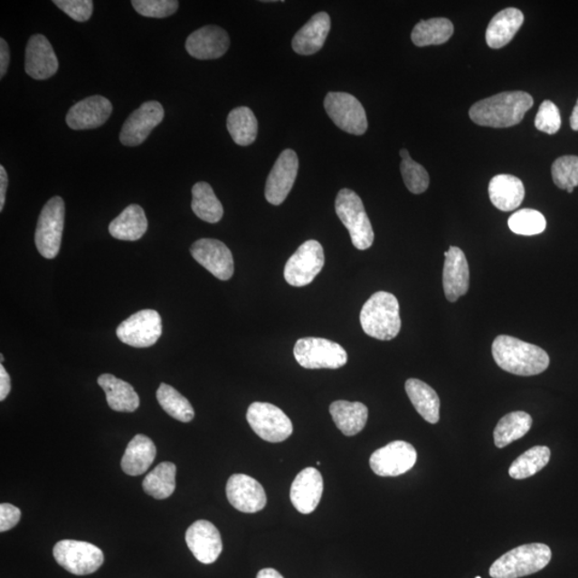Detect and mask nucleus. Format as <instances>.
Returning <instances> with one entry per match:
<instances>
[{"label":"nucleus","instance_id":"nucleus-1","mask_svg":"<svg viewBox=\"0 0 578 578\" xmlns=\"http://www.w3.org/2000/svg\"><path fill=\"white\" fill-rule=\"evenodd\" d=\"M533 105L534 99L529 93L506 91L472 105L469 116L479 126L510 128L518 125Z\"/></svg>","mask_w":578,"mask_h":578},{"label":"nucleus","instance_id":"nucleus-2","mask_svg":"<svg viewBox=\"0 0 578 578\" xmlns=\"http://www.w3.org/2000/svg\"><path fill=\"white\" fill-rule=\"evenodd\" d=\"M493 357L500 369L517 376H535L550 365L545 349L509 336L495 338Z\"/></svg>","mask_w":578,"mask_h":578},{"label":"nucleus","instance_id":"nucleus-3","mask_svg":"<svg viewBox=\"0 0 578 578\" xmlns=\"http://www.w3.org/2000/svg\"><path fill=\"white\" fill-rule=\"evenodd\" d=\"M360 324L365 334L376 340H393L402 327L396 297L387 291L374 294L361 309Z\"/></svg>","mask_w":578,"mask_h":578},{"label":"nucleus","instance_id":"nucleus-4","mask_svg":"<svg viewBox=\"0 0 578 578\" xmlns=\"http://www.w3.org/2000/svg\"><path fill=\"white\" fill-rule=\"evenodd\" d=\"M552 559L551 548L542 543L513 548L502 554L490 566L493 578H519L536 573L545 568Z\"/></svg>","mask_w":578,"mask_h":578},{"label":"nucleus","instance_id":"nucleus-5","mask_svg":"<svg viewBox=\"0 0 578 578\" xmlns=\"http://www.w3.org/2000/svg\"><path fill=\"white\" fill-rule=\"evenodd\" d=\"M338 219L346 225L355 249L364 251L372 247L374 231L361 198L352 190L338 192L336 200Z\"/></svg>","mask_w":578,"mask_h":578},{"label":"nucleus","instance_id":"nucleus-6","mask_svg":"<svg viewBox=\"0 0 578 578\" xmlns=\"http://www.w3.org/2000/svg\"><path fill=\"white\" fill-rule=\"evenodd\" d=\"M295 358L308 370H336L346 365L348 355L340 344L320 337H303L294 348Z\"/></svg>","mask_w":578,"mask_h":578},{"label":"nucleus","instance_id":"nucleus-7","mask_svg":"<svg viewBox=\"0 0 578 578\" xmlns=\"http://www.w3.org/2000/svg\"><path fill=\"white\" fill-rule=\"evenodd\" d=\"M52 554L57 564L74 575L95 573L104 563L100 548L84 541H60L54 546Z\"/></svg>","mask_w":578,"mask_h":578},{"label":"nucleus","instance_id":"nucleus-8","mask_svg":"<svg viewBox=\"0 0 578 578\" xmlns=\"http://www.w3.org/2000/svg\"><path fill=\"white\" fill-rule=\"evenodd\" d=\"M64 213V202L61 196L51 198L40 213L34 241L39 253L45 259H55L60 253Z\"/></svg>","mask_w":578,"mask_h":578},{"label":"nucleus","instance_id":"nucleus-9","mask_svg":"<svg viewBox=\"0 0 578 578\" xmlns=\"http://www.w3.org/2000/svg\"><path fill=\"white\" fill-rule=\"evenodd\" d=\"M247 420L262 441L282 442L293 434V423L282 410L270 403L255 402L251 404Z\"/></svg>","mask_w":578,"mask_h":578},{"label":"nucleus","instance_id":"nucleus-10","mask_svg":"<svg viewBox=\"0 0 578 578\" xmlns=\"http://www.w3.org/2000/svg\"><path fill=\"white\" fill-rule=\"evenodd\" d=\"M325 265L323 245L317 241H308L300 245L286 262L284 278L295 288H303L317 278Z\"/></svg>","mask_w":578,"mask_h":578},{"label":"nucleus","instance_id":"nucleus-11","mask_svg":"<svg viewBox=\"0 0 578 578\" xmlns=\"http://www.w3.org/2000/svg\"><path fill=\"white\" fill-rule=\"evenodd\" d=\"M325 109L332 121L349 134L362 136L367 130V118L364 107L347 92H329L325 99Z\"/></svg>","mask_w":578,"mask_h":578},{"label":"nucleus","instance_id":"nucleus-12","mask_svg":"<svg viewBox=\"0 0 578 578\" xmlns=\"http://www.w3.org/2000/svg\"><path fill=\"white\" fill-rule=\"evenodd\" d=\"M117 336L128 346L146 348L155 346L162 335V319L155 309H142L122 321Z\"/></svg>","mask_w":578,"mask_h":578},{"label":"nucleus","instance_id":"nucleus-13","mask_svg":"<svg viewBox=\"0 0 578 578\" xmlns=\"http://www.w3.org/2000/svg\"><path fill=\"white\" fill-rule=\"evenodd\" d=\"M417 451L411 443L393 441L371 455L374 474L381 477H399L410 471L417 462Z\"/></svg>","mask_w":578,"mask_h":578},{"label":"nucleus","instance_id":"nucleus-14","mask_svg":"<svg viewBox=\"0 0 578 578\" xmlns=\"http://www.w3.org/2000/svg\"><path fill=\"white\" fill-rule=\"evenodd\" d=\"M165 109L157 101H147L128 116L120 131V142L128 147L143 144L165 118Z\"/></svg>","mask_w":578,"mask_h":578},{"label":"nucleus","instance_id":"nucleus-15","mask_svg":"<svg viewBox=\"0 0 578 578\" xmlns=\"http://www.w3.org/2000/svg\"><path fill=\"white\" fill-rule=\"evenodd\" d=\"M299 160L294 150L286 149L280 155L268 176L265 196L268 203L274 206L281 205L293 189Z\"/></svg>","mask_w":578,"mask_h":578},{"label":"nucleus","instance_id":"nucleus-16","mask_svg":"<svg viewBox=\"0 0 578 578\" xmlns=\"http://www.w3.org/2000/svg\"><path fill=\"white\" fill-rule=\"evenodd\" d=\"M191 255L198 264L221 281H227L232 277L233 259L231 250L217 239H200L193 243Z\"/></svg>","mask_w":578,"mask_h":578},{"label":"nucleus","instance_id":"nucleus-17","mask_svg":"<svg viewBox=\"0 0 578 578\" xmlns=\"http://www.w3.org/2000/svg\"><path fill=\"white\" fill-rule=\"evenodd\" d=\"M226 495L231 505L243 513L260 512L267 504L264 488L247 475H232L226 484Z\"/></svg>","mask_w":578,"mask_h":578},{"label":"nucleus","instance_id":"nucleus-18","mask_svg":"<svg viewBox=\"0 0 578 578\" xmlns=\"http://www.w3.org/2000/svg\"><path fill=\"white\" fill-rule=\"evenodd\" d=\"M185 542L194 557L204 564L217 562L223 550L219 530L204 519L192 524L186 530Z\"/></svg>","mask_w":578,"mask_h":578},{"label":"nucleus","instance_id":"nucleus-19","mask_svg":"<svg viewBox=\"0 0 578 578\" xmlns=\"http://www.w3.org/2000/svg\"><path fill=\"white\" fill-rule=\"evenodd\" d=\"M113 105L109 99L92 96L74 104L67 114V125L73 130H91L101 127L112 115Z\"/></svg>","mask_w":578,"mask_h":578},{"label":"nucleus","instance_id":"nucleus-20","mask_svg":"<svg viewBox=\"0 0 578 578\" xmlns=\"http://www.w3.org/2000/svg\"><path fill=\"white\" fill-rule=\"evenodd\" d=\"M230 48V37L223 28L208 25L190 34L185 49L196 60H217Z\"/></svg>","mask_w":578,"mask_h":578},{"label":"nucleus","instance_id":"nucleus-21","mask_svg":"<svg viewBox=\"0 0 578 578\" xmlns=\"http://www.w3.org/2000/svg\"><path fill=\"white\" fill-rule=\"evenodd\" d=\"M60 63L54 49L43 34H34L28 40L25 52V71L33 80L43 81L57 72Z\"/></svg>","mask_w":578,"mask_h":578},{"label":"nucleus","instance_id":"nucleus-22","mask_svg":"<svg viewBox=\"0 0 578 578\" xmlns=\"http://www.w3.org/2000/svg\"><path fill=\"white\" fill-rule=\"evenodd\" d=\"M442 284L450 302L458 301L469 289V266L462 250L450 247L445 253Z\"/></svg>","mask_w":578,"mask_h":578},{"label":"nucleus","instance_id":"nucleus-23","mask_svg":"<svg viewBox=\"0 0 578 578\" xmlns=\"http://www.w3.org/2000/svg\"><path fill=\"white\" fill-rule=\"evenodd\" d=\"M323 492V476L317 469L308 467L300 471L291 484V504L302 514L312 513L317 509Z\"/></svg>","mask_w":578,"mask_h":578},{"label":"nucleus","instance_id":"nucleus-24","mask_svg":"<svg viewBox=\"0 0 578 578\" xmlns=\"http://www.w3.org/2000/svg\"><path fill=\"white\" fill-rule=\"evenodd\" d=\"M331 28L328 14L319 13L311 17L305 26L295 34L293 49L297 54L308 56L317 52L325 44Z\"/></svg>","mask_w":578,"mask_h":578},{"label":"nucleus","instance_id":"nucleus-25","mask_svg":"<svg viewBox=\"0 0 578 578\" xmlns=\"http://www.w3.org/2000/svg\"><path fill=\"white\" fill-rule=\"evenodd\" d=\"M488 194L493 205L501 212H513L521 206L525 188L521 179L512 175H497L490 180Z\"/></svg>","mask_w":578,"mask_h":578},{"label":"nucleus","instance_id":"nucleus-26","mask_svg":"<svg viewBox=\"0 0 578 578\" xmlns=\"http://www.w3.org/2000/svg\"><path fill=\"white\" fill-rule=\"evenodd\" d=\"M524 23V14L516 8H507L496 14L487 29V43L490 49H501L511 43Z\"/></svg>","mask_w":578,"mask_h":578},{"label":"nucleus","instance_id":"nucleus-27","mask_svg":"<svg viewBox=\"0 0 578 578\" xmlns=\"http://www.w3.org/2000/svg\"><path fill=\"white\" fill-rule=\"evenodd\" d=\"M156 455L154 441L147 436L138 434L128 442L121 460V469L128 476H141L154 463Z\"/></svg>","mask_w":578,"mask_h":578},{"label":"nucleus","instance_id":"nucleus-28","mask_svg":"<svg viewBox=\"0 0 578 578\" xmlns=\"http://www.w3.org/2000/svg\"><path fill=\"white\" fill-rule=\"evenodd\" d=\"M98 384L107 395L108 404L115 412H133L139 406V398L130 384L112 375L102 374Z\"/></svg>","mask_w":578,"mask_h":578},{"label":"nucleus","instance_id":"nucleus-29","mask_svg":"<svg viewBox=\"0 0 578 578\" xmlns=\"http://www.w3.org/2000/svg\"><path fill=\"white\" fill-rule=\"evenodd\" d=\"M330 413L336 428L346 436L360 433L369 417V410L360 402H334L330 406Z\"/></svg>","mask_w":578,"mask_h":578},{"label":"nucleus","instance_id":"nucleus-30","mask_svg":"<svg viewBox=\"0 0 578 578\" xmlns=\"http://www.w3.org/2000/svg\"><path fill=\"white\" fill-rule=\"evenodd\" d=\"M148 229V220L144 209L133 204L128 206L118 217L110 222V235L119 241L136 242L141 239Z\"/></svg>","mask_w":578,"mask_h":578},{"label":"nucleus","instance_id":"nucleus-31","mask_svg":"<svg viewBox=\"0 0 578 578\" xmlns=\"http://www.w3.org/2000/svg\"><path fill=\"white\" fill-rule=\"evenodd\" d=\"M405 390L413 407L425 422L431 424L440 422L441 400L433 388L419 379L411 378L405 384Z\"/></svg>","mask_w":578,"mask_h":578},{"label":"nucleus","instance_id":"nucleus-32","mask_svg":"<svg viewBox=\"0 0 578 578\" xmlns=\"http://www.w3.org/2000/svg\"><path fill=\"white\" fill-rule=\"evenodd\" d=\"M533 425V418L525 412H514L506 414L496 425L494 441L496 447L505 448L513 441L521 440L526 435Z\"/></svg>","mask_w":578,"mask_h":578},{"label":"nucleus","instance_id":"nucleus-33","mask_svg":"<svg viewBox=\"0 0 578 578\" xmlns=\"http://www.w3.org/2000/svg\"><path fill=\"white\" fill-rule=\"evenodd\" d=\"M191 207L198 218L213 224L218 223L224 213L223 206L207 183H197L193 186Z\"/></svg>","mask_w":578,"mask_h":578},{"label":"nucleus","instance_id":"nucleus-34","mask_svg":"<svg viewBox=\"0 0 578 578\" xmlns=\"http://www.w3.org/2000/svg\"><path fill=\"white\" fill-rule=\"evenodd\" d=\"M454 26L452 22L445 17H436L428 21H422L414 26L412 40L419 48L429 45L446 43L452 37Z\"/></svg>","mask_w":578,"mask_h":578},{"label":"nucleus","instance_id":"nucleus-35","mask_svg":"<svg viewBox=\"0 0 578 578\" xmlns=\"http://www.w3.org/2000/svg\"><path fill=\"white\" fill-rule=\"evenodd\" d=\"M227 130L237 145L249 146L255 142L259 124L252 110L241 107L233 109L227 117Z\"/></svg>","mask_w":578,"mask_h":578},{"label":"nucleus","instance_id":"nucleus-36","mask_svg":"<svg viewBox=\"0 0 578 578\" xmlns=\"http://www.w3.org/2000/svg\"><path fill=\"white\" fill-rule=\"evenodd\" d=\"M176 465L171 462H163L156 467L143 481V489L146 494L156 499H166L175 492L176 488Z\"/></svg>","mask_w":578,"mask_h":578},{"label":"nucleus","instance_id":"nucleus-37","mask_svg":"<svg viewBox=\"0 0 578 578\" xmlns=\"http://www.w3.org/2000/svg\"><path fill=\"white\" fill-rule=\"evenodd\" d=\"M550 448L535 446L514 460L509 469V475L516 480L533 477L545 469L550 462Z\"/></svg>","mask_w":578,"mask_h":578},{"label":"nucleus","instance_id":"nucleus-38","mask_svg":"<svg viewBox=\"0 0 578 578\" xmlns=\"http://www.w3.org/2000/svg\"><path fill=\"white\" fill-rule=\"evenodd\" d=\"M156 400L163 411L178 422L186 423L194 419L195 412L191 403L172 385L161 384L156 391Z\"/></svg>","mask_w":578,"mask_h":578},{"label":"nucleus","instance_id":"nucleus-39","mask_svg":"<svg viewBox=\"0 0 578 578\" xmlns=\"http://www.w3.org/2000/svg\"><path fill=\"white\" fill-rule=\"evenodd\" d=\"M510 230L522 236L539 235L546 229L545 215L534 209H522L514 213L507 221Z\"/></svg>","mask_w":578,"mask_h":578},{"label":"nucleus","instance_id":"nucleus-40","mask_svg":"<svg viewBox=\"0 0 578 578\" xmlns=\"http://www.w3.org/2000/svg\"><path fill=\"white\" fill-rule=\"evenodd\" d=\"M552 176L559 189L573 192L578 185V156L558 157L552 166Z\"/></svg>","mask_w":578,"mask_h":578},{"label":"nucleus","instance_id":"nucleus-41","mask_svg":"<svg viewBox=\"0 0 578 578\" xmlns=\"http://www.w3.org/2000/svg\"><path fill=\"white\" fill-rule=\"evenodd\" d=\"M401 173L406 188L413 194H422L428 190L430 185L428 172L422 165L414 162L411 156L402 160Z\"/></svg>","mask_w":578,"mask_h":578},{"label":"nucleus","instance_id":"nucleus-42","mask_svg":"<svg viewBox=\"0 0 578 578\" xmlns=\"http://www.w3.org/2000/svg\"><path fill=\"white\" fill-rule=\"evenodd\" d=\"M132 5L138 14L165 19L176 13L179 3L176 0H133Z\"/></svg>","mask_w":578,"mask_h":578},{"label":"nucleus","instance_id":"nucleus-43","mask_svg":"<svg viewBox=\"0 0 578 578\" xmlns=\"http://www.w3.org/2000/svg\"><path fill=\"white\" fill-rule=\"evenodd\" d=\"M535 126L541 132L557 133L562 127V117L556 105L548 100L542 102L535 117Z\"/></svg>","mask_w":578,"mask_h":578},{"label":"nucleus","instance_id":"nucleus-44","mask_svg":"<svg viewBox=\"0 0 578 578\" xmlns=\"http://www.w3.org/2000/svg\"><path fill=\"white\" fill-rule=\"evenodd\" d=\"M52 3L77 22H87L92 15L93 3L91 0H54Z\"/></svg>","mask_w":578,"mask_h":578},{"label":"nucleus","instance_id":"nucleus-45","mask_svg":"<svg viewBox=\"0 0 578 578\" xmlns=\"http://www.w3.org/2000/svg\"><path fill=\"white\" fill-rule=\"evenodd\" d=\"M22 512L19 507L10 504L0 505V531L5 533L19 524Z\"/></svg>","mask_w":578,"mask_h":578},{"label":"nucleus","instance_id":"nucleus-46","mask_svg":"<svg viewBox=\"0 0 578 578\" xmlns=\"http://www.w3.org/2000/svg\"><path fill=\"white\" fill-rule=\"evenodd\" d=\"M10 64L9 45L5 39H0V78H4Z\"/></svg>","mask_w":578,"mask_h":578},{"label":"nucleus","instance_id":"nucleus-47","mask_svg":"<svg viewBox=\"0 0 578 578\" xmlns=\"http://www.w3.org/2000/svg\"><path fill=\"white\" fill-rule=\"evenodd\" d=\"M11 391V379L5 366L0 365V401H5Z\"/></svg>","mask_w":578,"mask_h":578},{"label":"nucleus","instance_id":"nucleus-48","mask_svg":"<svg viewBox=\"0 0 578 578\" xmlns=\"http://www.w3.org/2000/svg\"><path fill=\"white\" fill-rule=\"evenodd\" d=\"M8 174L3 166H0V212H3L5 202V192L8 188Z\"/></svg>","mask_w":578,"mask_h":578},{"label":"nucleus","instance_id":"nucleus-49","mask_svg":"<svg viewBox=\"0 0 578 578\" xmlns=\"http://www.w3.org/2000/svg\"><path fill=\"white\" fill-rule=\"evenodd\" d=\"M256 578H284L277 570L268 568L259 572Z\"/></svg>","mask_w":578,"mask_h":578},{"label":"nucleus","instance_id":"nucleus-50","mask_svg":"<svg viewBox=\"0 0 578 578\" xmlns=\"http://www.w3.org/2000/svg\"><path fill=\"white\" fill-rule=\"evenodd\" d=\"M570 124L571 128H573L574 131H578V100L573 109V113H572Z\"/></svg>","mask_w":578,"mask_h":578},{"label":"nucleus","instance_id":"nucleus-51","mask_svg":"<svg viewBox=\"0 0 578 578\" xmlns=\"http://www.w3.org/2000/svg\"><path fill=\"white\" fill-rule=\"evenodd\" d=\"M400 156L402 157L403 160L407 159V157H410V153H408V150L406 149H402L400 151Z\"/></svg>","mask_w":578,"mask_h":578},{"label":"nucleus","instance_id":"nucleus-52","mask_svg":"<svg viewBox=\"0 0 578 578\" xmlns=\"http://www.w3.org/2000/svg\"><path fill=\"white\" fill-rule=\"evenodd\" d=\"M476 578H481L480 576H477Z\"/></svg>","mask_w":578,"mask_h":578}]
</instances>
